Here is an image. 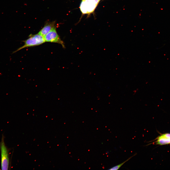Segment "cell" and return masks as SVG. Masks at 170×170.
Listing matches in <instances>:
<instances>
[{"instance_id":"obj_1","label":"cell","mask_w":170,"mask_h":170,"mask_svg":"<svg viewBox=\"0 0 170 170\" xmlns=\"http://www.w3.org/2000/svg\"><path fill=\"white\" fill-rule=\"evenodd\" d=\"M29 36V38L23 41L24 43V45L13 51L12 54L24 48L38 46L45 42L44 37L38 33L35 34H31Z\"/></svg>"},{"instance_id":"obj_2","label":"cell","mask_w":170,"mask_h":170,"mask_svg":"<svg viewBox=\"0 0 170 170\" xmlns=\"http://www.w3.org/2000/svg\"><path fill=\"white\" fill-rule=\"evenodd\" d=\"M0 148L1 153V169L2 170H8L9 164L8 152L5 144L4 136L3 135L0 144Z\"/></svg>"},{"instance_id":"obj_3","label":"cell","mask_w":170,"mask_h":170,"mask_svg":"<svg viewBox=\"0 0 170 170\" xmlns=\"http://www.w3.org/2000/svg\"><path fill=\"white\" fill-rule=\"evenodd\" d=\"M101 0H82L80 8L83 14H89L93 12Z\"/></svg>"},{"instance_id":"obj_4","label":"cell","mask_w":170,"mask_h":170,"mask_svg":"<svg viewBox=\"0 0 170 170\" xmlns=\"http://www.w3.org/2000/svg\"><path fill=\"white\" fill-rule=\"evenodd\" d=\"M45 42L57 43L61 44L63 48H65L64 43L58 34L55 27L44 37Z\"/></svg>"},{"instance_id":"obj_5","label":"cell","mask_w":170,"mask_h":170,"mask_svg":"<svg viewBox=\"0 0 170 170\" xmlns=\"http://www.w3.org/2000/svg\"><path fill=\"white\" fill-rule=\"evenodd\" d=\"M156 141L152 143L162 145L170 144V133H166L161 134L155 139Z\"/></svg>"},{"instance_id":"obj_6","label":"cell","mask_w":170,"mask_h":170,"mask_svg":"<svg viewBox=\"0 0 170 170\" xmlns=\"http://www.w3.org/2000/svg\"><path fill=\"white\" fill-rule=\"evenodd\" d=\"M55 21L47 23L38 33L43 37L55 27Z\"/></svg>"},{"instance_id":"obj_7","label":"cell","mask_w":170,"mask_h":170,"mask_svg":"<svg viewBox=\"0 0 170 170\" xmlns=\"http://www.w3.org/2000/svg\"><path fill=\"white\" fill-rule=\"evenodd\" d=\"M136 153L135 154L133 155L131 157H129L127 160L123 162L122 163L119 164L118 165H117L116 166H115L114 167H113L111 168L110 169H109V170H118L124 163H125L126 162H127L129 160H130L131 158L132 157H133L134 156L136 155Z\"/></svg>"}]
</instances>
